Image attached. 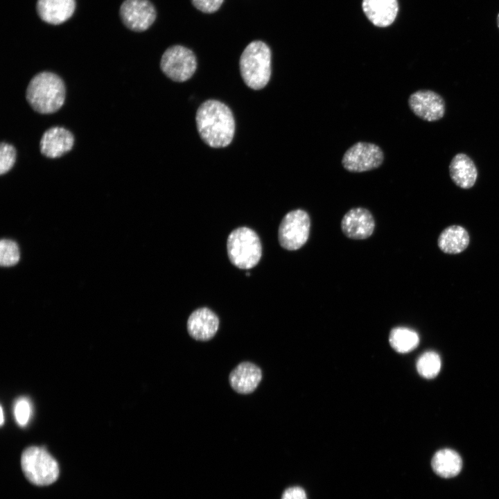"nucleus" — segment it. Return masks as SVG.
<instances>
[{"mask_svg":"<svg viewBox=\"0 0 499 499\" xmlns=\"http://www.w3.org/2000/svg\"><path fill=\"white\" fill-rule=\"evenodd\" d=\"M39 17L44 21L58 25L67 21L76 9L75 0H37L36 5Z\"/></svg>","mask_w":499,"mask_h":499,"instance_id":"16","label":"nucleus"},{"mask_svg":"<svg viewBox=\"0 0 499 499\" xmlns=\"http://www.w3.org/2000/svg\"><path fill=\"white\" fill-rule=\"evenodd\" d=\"M74 137L62 127H52L43 134L40 143L41 153L49 158H58L71 150Z\"/></svg>","mask_w":499,"mask_h":499,"instance_id":"13","label":"nucleus"},{"mask_svg":"<svg viewBox=\"0 0 499 499\" xmlns=\"http://www.w3.org/2000/svg\"><path fill=\"white\" fill-rule=\"evenodd\" d=\"M65 94V85L62 78L54 73L42 71L30 80L26 96L35 111L51 114L63 105Z\"/></svg>","mask_w":499,"mask_h":499,"instance_id":"2","label":"nucleus"},{"mask_svg":"<svg viewBox=\"0 0 499 499\" xmlns=\"http://www.w3.org/2000/svg\"><path fill=\"white\" fill-rule=\"evenodd\" d=\"M383 161L381 148L371 143L357 142L344 154L342 163L350 171L360 173L378 168Z\"/></svg>","mask_w":499,"mask_h":499,"instance_id":"8","label":"nucleus"},{"mask_svg":"<svg viewBox=\"0 0 499 499\" xmlns=\"http://www.w3.org/2000/svg\"><path fill=\"white\" fill-rule=\"evenodd\" d=\"M262 379L261 369L255 364L245 361L238 364L229 374L232 389L241 394L253 392Z\"/></svg>","mask_w":499,"mask_h":499,"instance_id":"14","label":"nucleus"},{"mask_svg":"<svg viewBox=\"0 0 499 499\" xmlns=\"http://www.w3.org/2000/svg\"><path fill=\"white\" fill-rule=\"evenodd\" d=\"M375 220L370 211L362 207L348 211L341 221L344 234L351 239L362 240L369 238L374 232Z\"/></svg>","mask_w":499,"mask_h":499,"instance_id":"11","label":"nucleus"},{"mask_svg":"<svg viewBox=\"0 0 499 499\" xmlns=\"http://www.w3.org/2000/svg\"><path fill=\"white\" fill-rule=\"evenodd\" d=\"M16 150L15 147L7 143H1L0 146V173L3 175L8 172L16 161Z\"/></svg>","mask_w":499,"mask_h":499,"instance_id":"23","label":"nucleus"},{"mask_svg":"<svg viewBox=\"0 0 499 499\" xmlns=\"http://www.w3.org/2000/svg\"><path fill=\"white\" fill-rule=\"evenodd\" d=\"M496 22H497L498 28H499V12H498V15H497Z\"/></svg>","mask_w":499,"mask_h":499,"instance_id":"28","label":"nucleus"},{"mask_svg":"<svg viewBox=\"0 0 499 499\" xmlns=\"http://www.w3.org/2000/svg\"><path fill=\"white\" fill-rule=\"evenodd\" d=\"M119 13L123 24L136 32L146 30L156 19L155 8L148 0H125Z\"/></svg>","mask_w":499,"mask_h":499,"instance_id":"9","label":"nucleus"},{"mask_svg":"<svg viewBox=\"0 0 499 499\" xmlns=\"http://www.w3.org/2000/svg\"><path fill=\"white\" fill-rule=\"evenodd\" d=\"M241 77L247 86L261 89L271 76V51L264 42L255 40L243 50L239 60Z\"/></svg>","mask_w":499,"mask_h":499,"instance_id":"3","label":"nucleus"},{"mask_svg":"<svg viewBox=\"0 0 499 499\" xmlns=\"http://www.w3.org/2000/svg\"><path fill=\"white\" fill-rule=\"evenodd\" d=\"M470 236L467 230L459 225L446 227L437 238L441 251L449 254H457L464 251L469 245Z\"/></svg>","mask_w":499,"mask_h":499,"instance_id":"18","label":"nucleus"},{"mask_svg":"<svg viewBox=\"0 0 499 499\" xmlns=\"http://www.w3.org/2000/svg\"><path fill=\"white\" fill-rule=\"evenodd\" d=\"M14 415L19 426H24L27 424L31 416V405L27 399L21 397L16 401Z\"/></svg>","mask_w":499,"mask_h":499,"instance_id":"24","label":"nucleus"},{"mask_svg":"<svg viewBox=\"0 0 499 499\" xmlns=\"http://www.w3.org/2000/svg\"><path fill=\"white\" fill-rule=\"evenodd\" d=\"M431 466L437 475L444 478H450L460 473L462 460L455 450L443 448L435 453L432 458Z\"/></svg>","mask_w":499,"mask_h":499,"instance_id":"19","label":"nucleus"},{"mask_svg":"<svg viewBox=\"0 0 499 499\" xmlns=\"http://www.w3.org/2000/svg\"><path fill=\"white\" fill-rule=\"evenodd\" d=\"M195 121L201 139L212 148H224L232 141L235 121L230 108L213 99L202 103L198 107Z\"/></svg>","mask_w":499,"mask_h":499,"instance_id":"1","label":"nucleus"},{"mask_svg":"<svg viewBox=\"0 0 499 499\" xmlns=\"http://www.w3.org/2000/svg\"><path fill=\"white\" fill-rule=\"evenodd\" d=\"M389 341L392 347L399 353H408L415 349L419 342L418 334L413 330L397 327L389 334Z\"/></svg>","mask_w":499,"mask_h":499,"instance_id":"20","label":"nucleus"},{"mask_svg":"<svg viewBox=\"0 0 499 499\" xmlns=\"http://www.w3.org/2000/svg\"><path fill=\"white\" fill-rule=\"evenodd\" d=\"M20 462L24 476L35 486H49L59 477L58 462L43 447H28L23 451Z\"/></svg>","mask_w":499,"mask_h":499,"instance_id":"5","label":"nucleus"},{"mask_svg":"<svg viewBox=\"0 0 499 499\" xmlns=\"http://www.w3.org/2000/svg\"><path fill=\"white\" fill-rule=\"evenodd\" d=\"M281 499H307V496L301 487H291L283 491Z\"/></svg>","mask_w":499,"mask_h":499,"instance_id":"26","label":"nucleus"},{"mask_svg":"<svg viewBox=\"0 0 499 499\" xmlns=\"http://www.w3.org/2000/svg\"><path fill=\"white\" fill-rule=\"evenodd\" d=\"M449 175L455 184L463 189H469L476 182L478 173L473 159L466 154H456L448 166Z\"/></svg>","mask_w":499,"mask_h":499,"instance_id":"15","label":"nucleus"},{"mask_svg":"<svg viewBox=\"0 0 499 499\" xmlns=\"http://www.w3.org/2000/svg\"><path fill=\"white\" fill-rule=\"evenodd\" d=\"M193 5L200 11L205 13L216 12L224 0H191Z\"/></svg>","mask_w":499,"mask_h":499,"instance_id":"25","label":"nucleus"},{"mask_svg":"<svg viewBox=\"0 0 499 499\" xmlns=\"http://www.w3.org/2000/svg\"><path fill=\"white\" fill-rule=\"evenodd\" d=\"M160 67L163 73L172 80L184 82L195 73L197 60L191 49L182 45H174L163 53Z\"/></svg>","mask_w":499,"mask_h":499,"instance_id":"7","label":"nucleus"},{"mask_svg":"<svg viewBox=\"0 0 499 499\" xmlns=\"http://www.w3.org/2000/svg\"><path fill=\"white\" fill-rule=\"evenodd\" d=\"M227 251L230 262L240 269L256 266L262 255V246L258 234L251 228L240 227L228 236Z\"/></svg>","mask_w":499,"mask_h":499,"instance_id":"4","label":"nucleus"},{"mask_svg":"<svg viewBox=\"0 0 499 499\" xmlns=\"http://www.w3.org/2000/svg\"><path fill=\"white\" fill-rule=\"evenodd\" d=\"M19 260V251L16 243L3 239L0 243V263L2 266H11Z\"/></svg>","mask_w":499,"mask_h":499,"instance_id":"22","label":"nucleus"},{"mask_svg":"<svg viewBox=\"0 0 499 499\" xmlns=\"http://www.w3.org/2000/svg\"><path fill=\"white\" fill-rule=\"evenodd\" d=\"M408 105L412 112L423 121H439L445 114L444 98L432 90L420 89L413 92L408 98Z\"/></svg>","mask_w":499,"mask_h":499,"instance_id":"10","label":"nucleus"},{"mask_svg":"<svg viewBox=\"0 0 499 499\" xmlns=\"http://www.w3.org/2000/svg\"><path fill=\"white\" fill-rule=\"evenodd\" d=\"M1 424L2 425L3 423V408L1 407Z\"/></svg>","mask_w":499,"mask_h":499,"instance_id":"27","label":"nucleus"},{"mask_svg":"<svg viewBox=\"0 0 499 499\" xmlns=\"http://www.w3.org/2000/svg\"><path fill=\"white\" fill-rule=\"evenodd\" d=\"M310 229L308 213L302 209L287 213L281 221L278 229L280 245L288 250H297L308 240Z\"/></svg>","mask_w":499,"mask_h":499,"instance_id":"6","label":"nucleus"},{"mask_svg":"<svg viewBox=\"0 0 499 499\" xmlns=\"http://www.w3.org/2000/svg\"><path fill=\"white\" fill-rule=\"evenodd\" d=\"M219 323V318L213 310L202 307L193 311L189 317L187 331L192 338L208 341L216 334Z\"/></svg>","mask_w":499,"mask_h":499,"instance_id":"12","label":"nucleus"},{"mask_svg":"<svg viewBox=\"0 0 499 499\" xmlns=\"http://www.w3.org/2000/svg\"><path fill=\"white\" fill-rule=\"evenodd\" d=\"M362 6L366 17L378 27L391 25L399 11L397 0H362Z\"/></svg>","mask_w":499,"mask_h":499,"instance_id":"17","label":"nucleus"},{"mask_svg":"<svg viewBox=\"0 0 499 499\" xmlns=\"http://www.w3.org/2000/svg\"><path fill=\"white\" fill-rule=\"evenodd\" d=\"M441 359L434 351L423 353L417 362V369L419 374L426 378H432L439 372Z\"/></svg>","mask_w":499,"mask_h":499,"instance_id":"21","label":"nucleus"}]
</instances>
